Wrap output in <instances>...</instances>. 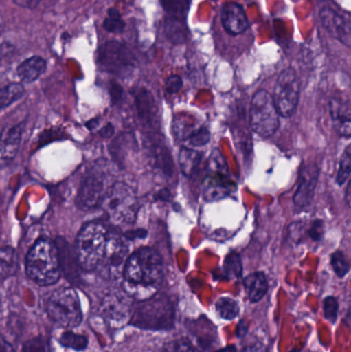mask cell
Wrapping results in <instances>:
<instances>
[{
    "label": "cell",
    "instance_id": "cell-1",
    "mask_svg": "<svg viewBox=\"0 0 351 352\" xmlns=\"http://www.w3.org/2000/svg\"><path fill=\"white\" fill-rule=\"evenodd\" d=\"M123 289L132 299L139 301L154 297L164 279V265L160 254L142 248L128 256L123 271Z\"/></svg>",
    "mask_w": 351,
    "mask_h": 352
},
{
    "label": "cell",
    "instance_id": "cell-2",
    "mask_svg": "<svg viewBox=\"0 0 351 352\" xmlns=\"http://www.w3.org/2000/svg\"><path fill=\"white\" fill-rule=\"evenodd\" d=\"M59 252L55 242L49 239L37 240L26 258V273L31 280L47 287L59 280L61 276Z\"/></svg>",
    "mask_w": 351,
    "mask_h": 352
},
{
    "label": "cell",
    "instance_id": "cell-3",
    "mask_svg": "<svg viewBox=\"0 0 351 352\" xmlns=\"http://www.w3.org/2000/svg\"><path fill=\"white\" fill-rule=\"evenodd\" d=\"M111 231L101 221L87 223L76 238L78 266L84 271L97 270L106 252Z\"/></svg>",
    "mask_w": 351,
    "mask_h": 352
},
{
    "label": "cell",
    "instance_id": "cell-4",
    "mask_svg": "<svg viewBox=\"0 0 351 352\" xmlns=\"http://www.w3.org/2000/svg\"><path fill=\"white\" fill-rule=\"evenodd\" d=\"M174 308L166 297L155 295L132 312L131 324L144 330H169L174 324Z\"/></svg>",
    "mask_w": 351,
    "mask_h": 352
},
{
    "label": "cell",
    "instance_id": "cell-5",
    "mask_svg": "<svg viewBox=\"0 0 351 352\" xmlns=\"http://www.w3.org/2000/svg\"><path fill=\"white\" fill-rule=\"evenodd\" d=\"M100 206L115 225H128L135 221L138 200L134 190L123 182L113 184L101 201Z\"/></svg>",
    "mask_w": 351,
    "mask_h": 352
},
{
    "label": "cell",
    "instance_id": "cell-6",
    "mask_svg": "<svg viewBox=\"0 0 351 352\" xmlns=\"http://www.w3.org/2000/svg\"><path fill=\"white\" fill-rule=\"evenodd\" d=\"M45 308L49 318L63 328H76L82 322L80 298L72 287H61L54 291L47 299Z\"/></svg>",
    "mask_w": 351,
    "mask_h": 352
},
{
    "label": "cell",
    "instance_id": "cell-7",
    "mask_svg": "<svg viewBox=\"0 0 351 352\" xmlns=\"http://www.w3.org/2000/svg\"><path fill=\"white\" fill-rule=\"evenodd\" d=\"M251 127L262 138H270L280 127V115L268 91L259 90L251 99Z\"/></svg>",
    "mask_w": 351,
    "mask_h": 352
},
{
    "label": "cell",
    "instance_id": "cell-8",
    "mask_svg": "<svg viewBox=\"0 0 351 352\" xmlns=\"http://www.w3.org/2000/svg\"><path fill=\"white\" fill-rule=\"evenodd\" d=\"M301 82L298 74L293 68L282 72L276 80L273 101L278 115L290 118L294 115L300 99Z\"/></svg>",
    "mask_w": 351,
    "mask_h": 352
},
{
    "label": "cell",
    "instance_id": "cell-9",
    "mask_svg": "<svg viewBox=\"0 0 351 352\" xmlns=\"http://www.w3.org/2000/svg\"><path fill=\"white\" fill-rule=\"evenodd\" d=\"M97 62L101 69L119 76L129 74L135 66L131 50L117 41H107L99 47Z\"/></svg>",
    "mask_w": 351,
    "mask_h": 352
},
{
    "label": "cell",
    "instance_id": "cell-10",
    "mask_svg": "<svg viewBox=\"0 0 351 352\" xmlns=\"http://www.w3.org/2000/svg\"><path fill=\"white\" fill-rule=\"evenodd\" d=\"M128 252L129 248L126 240L119 234L111 232L106 252L96 271L106 278H120L123 276L124 267L129 256Z\"/></svg>",
    "mask_w": 351,
    "mask_h": 352
},
{
    "label": "cell",
    "instance_id": "cell-11",
    "mask_svg": "<svg viewBox=\"0 0 351 352\" xmlns=\"http://www.w3.org/2000/svg\"><path fill=\"white\" fill-rule=\"evenodd\" d=\"M111 186H107L105 176L100 173H91L82 182L78 197L76 205L82 210H91L100 206L103 197Z\"/></svg>",
    "mask_w": 351,
    "mask_h": 352
},
{
    "label": "cell",
    "instance_id": "cell-12",
    "mask_svg": "<svg viewBox=\"0 0 351 352\" xmlns=\"http://www.w3.org/2000/svg\"><path fill=\"white\" fill-rule=\"evenodd\" d=\"M210 160H212L210 161V164L214 169L210 170V175L204 182L203 192L206 200H216L229 194L231 188H233V184L229 179L226 168L220 167V163L224 160L220 154L216 153Z\"/></svg>",
    "mask_w": 351,
    "mask_h": 352
},
{
    "label": "cell",
    "instance_id": "cell-13",
    "mask_svg": "<svg viewBox=\"0 0 351 352\" xmlns=\"http://www.w3.org/2000/svg\"><path fill=\"white\" fill-rule=\"evenodd\" d=\"M101 314L113 324H123L131 318L132 298L127 294L113 293L107 295L101 302Z\"/></svg>",
    "mask_w": 351,
    "mask_h": 352
},
{
    "label": "cell",
    "instance_id": "cell-14",
    "mask_svg": "<svg viewBox=\"0 0 351 352\" xmlns=\"http://www.w3.org/2000/svg\"><path fill=\"white\" fill-rule=\"evenodd\" d=\"M321 24L331 36L343 43L346 47H351V24L350 14L344 16L338 10L330 6H325L319 10Z\"/></svg>",
    "mask_w": 351,
    "mask_h": 352
},
{
    "label": "cell",
    "instance_id": "cell-15",
    "mask_svg": "<svg viewBox=\"0 0 351 352\" xmlns=\"http://www.w3.org/2000/svg\"><path fill=\"white\" fill-rule=\"evenodd\" d=\"M319 178V168L315 163L309 162L303 165L299 175L298 188L293 198L297 207L303 208L313 202Z\"/></svg>",
    "mask_w": 351,
    "mask_h": 352
},
{
    "label": "cell",
    "instance_id": "cell-16",
    "mask_svg": "<svg viewBox=\"0 0 351 352\" xmlns=\"http://www.w3.org/2000/svg\"><path fill=\"white\" fill-rule=\"evenodd\" d=\"M222 24L225 30L231 35H238L249 28V20L242 6L236 2H228L223 6Z\"/></svg>",
    "mask_w": 351,
    "mask_h": 352
},
{
    "label": "cell",
    "instance_id": "cell-17",
    "mask_svg": "<svg viewBox=\"0 0 351 352\" xmlns=\"http://www.w3.org/2000/svg\"><path fill=\"white\" fill-rule=\"evenodd\" d=\"M23 124L6 128L0 134V163L14 160L20 148L22 140Z\"/></svg>",
    "mask_w": 351,
    "mask_h": 352
},
{
    "label": "cell",
    "instance_id": "cell-18",
    "mask_svg": "<svg viewBox=\"0 0 351 352\" xmlns=\"http://www.w3.org/2000/svg\"><path fill=\"white\" fill-rule=\"evenodd\" d=\"M330 113L334 127L340 136L344 138H350L351 135V109L348 101H342L340 99H332L330 102Z\"/></svg>",
    "mask_w": 351,
    "mask_h": 352
},
{
    "label": "cell",
    "instance_id": "cell-19",
    "mask_svg": "<svg viewBox=\"0 0 351 352\" xmlns=\"http://www.w3.org/2000/svg\"><path fill=\"white\" fill-rule=\"evenodd\" d=\"M47 69V62L41 56H33L23 61L16 68V74L21 82L31 84L35 82Z\"/></svg>",
    "mask_w": 351,
    "mask_h": 352
},
{
    "label": "cell",
    "instance_id": "cell-20",
    "mask_svg": "<svg viewBox=\"0 0 351 352\" xmlns=\"http://www.w3.org/2000/svg\"><path fill=\"white\" fill-rule=\"evenodd\" d=\"M245 291H247L249 299L253 303H257L263 299L268 291V281L263 272H255L247 275L245 278Z\"/></svg>",
    "mask_w": 351,
    "mask_h": 352
},
{
    "label": "cell",
    "instance_id": "cell-21",
    "mask_svg": "<svg viewBox=\"0 0 351 352\" xmlns=\"http://www.w3.org/2000/svg\"><path fill=\"white\" fill-rule=\"evenodd\" d=\"M25 94V89L20 82H10L0 74V109L10 107Z\"/></svg>",
    "mask_w": 351,
    "mask_h": 352
},
{
    "label": "cell",
    "instance_id": "cell-22",
    "mask_svg": "<svg viewBox=\"0 0 351 352\" xmlns=\"http://www.w3.org/2000/svg\"><path fill=\"white\" fill-rule=\"evenodd\" d=\"M18 270V256L10 246L0 248V280L16 274Z\"/></svg>",
    "mask_w": 351,
    "mask_h": 352
},
{
    "label": "cell",
    "instance_id": "cell-23",
    "mask_svg": "<svg viewBox=\"0 0 351 352\" xmlns=\"http://www.w3.org/2000/svg\"><path fill=\"white\" fill-rule=\"evenodd\" d=\"M201 153L189 148H181L179 155V167L181 173L191 177L201 161Z\"/></svg>",
    "mask_w": 351,
    "mask_h": 352
},
{
    "label": "cell",
    "instance_id": "cell-24",
    "mask_svg": "<svg viewBox=\"0 0 351 352\" xmlns=\"http://www.w3.org/2000/svg\"><path fill=\"white\" fill-rule=\"evenodd\" d=\"M216 309L218 316L226 320H233L238 316L239 305L232 298L222 297L216 301Z\"/></svg>",
    "mask_w": 351,
    "mask_h": 352
},
{
    "label": "cell",
    "instance_id": "cell-25",
    "mask_svg": "<svg viewBox=\"0 0 351 352\" xmlns=\"http://www.w3.org/2000/svg\"><path fill=\"white\" fill-rule=\"evenodd\" d=\"M59 343L63 347L76 351H82L88 347L89 340L84 335L76 334L71 331H65L60 336Z\"/></svg>",
    "mask_w": 351,
    "mask_h": 352
},
{
    "label": "cell",
    "instance_id": "cell-26",
    "mask_svg": "<svg viewBox=\"0 0 351 352\" xmlns=\"http://www.w3.org/2000/svg\"><path fill=\"white\" fill-rule=\"evenodd\" d=\"M225 274L228 279H238L242 275V262L240 256L236 252H231L227 256L224 264Z\"/></svg>",
    "mask_w": 351,
    "mask_h": 352
},
{
    "label": "cell",
    "instance_id": "cell-27",
    "mask_svg": "<svg viewBox=\"0 0 351 352\" xmlns=\"http://www.w3.org/2000/svg\"><path fill=\"white\" fill-rule=\"evenodd\" d=\"M136 107H137L138 113L142 120H148V118L152 117L154 100H152L150 93L146 90L140 91L136 96Z\"/></svg>",
    "mask_w": 351,
    "mask_h": 352
},
{
    "label": "cell",
    "instance_id": "cell-28",
    "mask_svg": "<svg viewBox=\"0 0 351 352\" xmlns=\"http://www.w3.org/2000/svg\"><path fill=\"white\" fill-rule=\"evenodd\" d=\"M125 27V22H124L119 10L113 8H109V12H107L106 19L103 22V28L107 32L122 33Z\"/></svg>",
    "mask_w": 351,
    "mask_h": 352
},
{
    "label": "cell",
    "instance_id": "cell-29",
    "mask_svg": "<svg viewBox=\"0 0 351 352\" xmlns=\"http://www.w3.org/2000/svg\"><path fill=\"white\" fill-rule=\"evenodd\" d=\"M351 173V146H346L343 155L340 161L339 170H338L336 182L340 186L346 184V182L350 179Z\"/></svg>",
    "mask_w": 351,
    "mask_h": 352
},
{
    "label": "cell",
    "instance_id": "cell-30",
    "mask_svg": "<svg viewBox=\"0 0 351 352\" xmlns=\"http://www.w3.org/2000/svg\"><path fill=\"white\" fill-rule=\"evenodd\" d=\"M331 264L334 272L340 278H343L350 272V263H348V258L344 252H340V250L332 254Z\"/></svg>",
    "mask_w": 351,
    "mask_h": 352
},
{
    "label": "cell",
    "instance_id": "cell-31",
    "mask_svg": "<svg viewBox=\"0 0 351 352\" xmlns=\"http://www.w3.org/2000/svg\"><path fill=\"white\" fill-rule=\"evenodd\" d=\"M338 310H339V305H338L337 299L335 297H327L324 301V314L325 318H327L332 324H335L338 318Z\"/></svg>",
    "mask_w": 351,
    "mask_h": 352
},
{
    "label": "cell",
    "instance_id": "cell-32",
    "mask_svg": "<svg viewBox=\"0 0 351 352\" xmlns=\"http://www.w3.org/2000/svg\"><path fill=\"white\" fill-rule=\"evenodd\" d=\"M21 352H52L49 344L43 337L30 339L23 345Z\"/></svg>",
    "mask_w": 351,
    "mask_h": 352
},
{
    "label": "cell",
    "instance_id": "cell-33",
    "mask_svg": "<svg viewBox=\"0 0 351 352\" xmlns=\"http://www.w3.org/2000/svg\"><path fill=\"white\" fill-rule=\"evenodd\" d=\"M210 140V133L208 129L204 127H199L193 135L188 140L190 146H203L207 144V142Z\"/></svg>",
    "mask_w": 351,
    "mask_h": 352
},
{
    "label": "cell",
    "instance_id": "cell-34",
    "mask_svg": "<svg viewBox=\"0 0 351 352\" xmlns=\"http://www.w3.org/2000/svg\"><path fill=\"white\" fill-rule=\"evenodd\" d=\"M165 88H166L169 94H175L183 88V80H181V76H177V74L169 76L165 82Z\"/></svg>",
    "mask_w": 351,
    "mask_h": 352
},
{
    "label": "cell",
    "instance_id": "cell-35",
    "mask_svg": "<svg viewBox=\"0 0 351 352\" xmlns=\"http://www.w3.org/2000/svg\"><path fill=\"white\" fill-rule=\"evenodd\" d=\"M160 352H193V349L185 341L177 340L168 343Z\"/></svg>",
    "mask_w": 351,
    "mask_h": 352
},
{
    "label": "cell",
    "instance_id": "cell-36",
    "mask_svg": "<svg viewBox=\"0 0 351 352\" xmlns=\"http://www.w3.org/2000/svg\"><path fill=\"white\" fill-rule=\"evenodd\" d=\"M308 236L310 237V239L313 240V241H321V239L324 236L323 221L317 219V221H315L311 223L310 228H309L308 230Z\"/></svg>",
    "mask_w": 351,
    "mask_h": 352
},
{
    "label": "cell",
    "instance_id": "cell-37",
    "mask_svg": "<svg viewBox=\"0 0 351 352\" xmlns=\"http://www.w3.org/2000/svg\"><path fill=\"white\" fill-rule=\"evenodd\" d=\"M242 352H268V351L265 345L262 343H256V344L245 347Z\"/></svg>",
    "mask_w": 351,
    "mask_h": 352
},
{
    "label": "cell",
    "instance_id": "cell-38",
    "mask_svg": "<svg viewBox=\"0 0 351 352\" xmlns=\"http://www.w3.org/2000/svg\"><path fill=\"white\" fill-rule=\"evenodd\" d=\"M0 352H16L12 349V345L5 340V339L0 337Z\"/></svg>",
    "mask_w": 351,
    "mask_h": 352
},
{
    "label": "cell",
    "instance_id": "cell-39",
    "mask_svg": "<svg viewBox=\"0 0 351 352\" xmlns=\"http://www.w3.org/2000/svg\"><path fill=\"white\" fill-rule=\"evenodd\" d=\"M247 326L245 322H239L238 327H237V336L239 338H242L247 335Z\"/></svg>",
    "mask_w": 351,
    "mask_h": 352
},
{
    "label": "cell",
    "instance_id": "cell-40",
    "mask_svg": "<svg viewBox=\"0 0 351 352\" xmlns=\"http://www.w3.org/2000/svg\"><path fill=\"white\" fill-rule=\"evenodd\" d=\"M101 136L102 138H109V136L113 135V127L111 125L105 126L104 128H102V130L100 131Z\"/></svg>",
    "mask_w": 351,
    "mask_h": 352
},
{
    "label": "cell",
    "instance_id": "cell-41",
    "mask_svg": "<svg viewBox=\"0 0 351 352\" xmlns=\"http://www.w3.org/2000/svg\"><path fill=\"white\" fill-rule=\"evenodd\" d=\"M216 352H237V349L236 347L231 345V346L224 347V349H220V351Z\"/></svg>",
    "mask_w": 351,
    "mask_h": 352
},
{
    "label": "cell",
    "instance_id": "cell-42",
    "mask_svg": "<svg viewBox=\"0 0 351 352\" xmlns=\"http://www.w3.org/2000/svg\"><path fill=\"white\" fill-rule=\"evenodd\" d=\"M350 184H348V188H346V202H348V206H350Z\"/></svg>",
    "mask_w": 351,
    "mask_h": 352
},
{
    "label": "cell",
    "instance_id": "cell-43",
    "mask_svg": "<svg viewBox=\"0 0 351 352\" xmlns=\"http://www.w3.org/2000/svg\"><path fill=\"white\" fill-rule=\"evenodd\" d=\"M291 352H300V351H297V349H294V351H291Z\"/></svg>",
    "mask_w": 351,
    "mask_h": 352
}]
</instances>
